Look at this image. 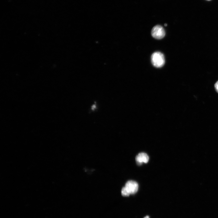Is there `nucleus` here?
Returning a JSON list of instances; mask_svg holds the SVG:
<instances>
[{
  "instance_id": "nucleus-6",
  "label": "nucleus",
  "mask_w": 218,
  "mask_h": 218,
  "mask_svg": "<svg viewBox=\"0 0 218 218\" xmlns=\"http://www.w3.org/2000/svg\"><path fill=\"white\" fill-rule=\"evenodd\" d=\"M214 87L216 91L218 93V81L215 84Z\"/></svg>"
},
{
  "instance_id": "nucleus-8",
  "label": "nucleus",
  "mask_w": 218,
  "mask_h": 218,
  "mask_svg": "<svg viewBox=\"0 0 218 218\" xmlns=\"http://www.w3.org/2000/svg\"><path fill=\"white\" fill-rule=\"evenodd\" d=\"M144 218H150V217L148 216H147L145 217Z\"/></svg>"
},
{
  "instance_id": "nucleus-9",
  "label": "nucleus",
  "mask_w": 218,
  "mask_h": 218,
  "mask_svg": "<svg viewBox=\"0 0 218 218\" xmlns=\"http://www.w3.org/2000/svg\"><path fill=\"white\" fill-rule=\"evenodd\" d=\"M167 24H165V26H167Z\"/></svg>"
},
{
  "instance_id": "nucleus-1",
  "label": "nucleus",
  "mask_w": 218,
  "mask_h": 218,
  "mask_svg": "<svg viewBox=\"0 0 218 218\" xmlns=\"http://www.w3.org/2000/svg\"><path fill=\"white\" fill-rule=\"evenodd\" d=\"M151 62L153 65L156 68H161L165 64V58L164 55L160 52L154 53L151 57Z\"/></svg>"
},
{
  "instance_id": "nucleus-7",
  "label": "nucleus",
  "mask_w": 218,
  "mask_h": 218,
  "mask_svg": "<svg viewBox=\"0 0 218 218\" xmlns=\"http://www.w3.org/2000/svg\"><path fill=\"white\" fill-rule=\"evenodd\" d=\"M96 107V106L95 105H93L92 107V109L93 110L94 109H95Z\"/></svg>"
},
{
  "instance_id": "nucleus-10",
  "label": "nucleus",
  "mask_w": 218,
  "mask_h": 218,
  "mask_svg": "<svg viewBox=\"0 0 218 218\" xmlns=\"http://www.w3.org/2000/svg\"><path fill=\"white\" fill-rule=\"evenodd\" d=\"M209 1H210V0H209Z\"/></svg>"
},
{
  "instance_id": "nucleus-4",
  "label": "nucleus",
  "mask_w": 218,
  "mask_h": 218,
  "mask_svg": "<svg viewBox=\"0 0 218 218\" xmlns=\"http://www.w3.org/2000/svg\"><path fill=\"white\" fill-rule=\"evenodd\" d=\"M136 161L139 165H141L142 163H147L149 160L148 155L145 153H140L137 155L135 158Z\"/></svg>"
},
{
  "instance_id": "nucleus-5",
  "label": "nucleus",
  "mask_w": 218,
  "mask_h": 218,
  "mask_svg": "<svg viewBox=\"0 0 218 218\" xmlns=\"http://www.w3.org/2000/svg\"><path fill=\"white\" fill-rule=\"evenodd\" d=\"M121 194L122 196H129L130 194L125 187L122 188L121 190Z\"/></svg>"
},
{
  "instance_id": "nucleus-3",
  "label": "nucleus",
  "mask_w": 218,
  "mask_h": 218,
  "mask_svg": "<svg viewBox=\"0 0 218 218\" xmlns=\"http://www.w3.org/2000/svg\"><path fill=\"white\" fill-rule=\"evenodd\" d=\"M125 187L130 194H134L138 191L139 185L136 182L130 180L126 183Z\"/></svg>"
},
{
  "instance_id": "nucleus-2",
  "label": "nucleus",
  "mask_w": 218,
  "mask_h": 218,
  "mask_svg": "<svg viewBox=\"0 0 218 218\" xmlns=\"http://www.w3.org/2000/svg\"><path fill=\"white\" fill-rule=\"evenodd\" d=\"M152 35L154 38L160 40L163 38L165 33L164 28L161 26L157 25L155 26L151 32Z\"/></svg>"
}]
</instances>
